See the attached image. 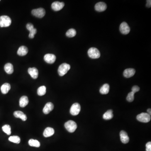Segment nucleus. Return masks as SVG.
Instances as JSON below:
<instances>
[{
	"label": "nucleus",
	"mask_w": 151,
	"mask_h": 151,
	"mask_svg": "<svg viewBox=\"0 0 151 151\" xmlns=\"http://www.w3.org/2000/svg\"><path fill=\"white\" fill-rule=\"evenodd\" d=\"M70 65L69 64L63 63L59 66L58 69V73L59 75L62 77L65 75L70 69Z\"/></svg>",
	"instance_id": "nucleus-1"
},
{
	"label": "nucleus",
	"mask_w": 151,
	"mask_h": 151,
	"mask_svg": "<svg viewBox=\"0 0 151 151\" xmlns=\"http://www.w3.org/2000/svg\"><path fill=\"white\" fill-rule=\"evenodd\" d=\"M11 24V19L9 16L4 15L0 17V26L1 27H8Z\"/></svg>",
	"instance_id": "nucleus-2"
},
{
	"label": "nucleus",
	"mask_w": 151,
	"mask_h": 151,
	"mask_svg": "<svg viewBox=\"0 0 151 151\" xmlns=\"http://www.w3.org/2000/svg\"><path fill=\"white\" fill-rule=\"evenodd\" d=\"M64 126L66 129L70 133L74 132L77 127V123H76V122L71 120H70L66 122L65 123Z\"/></svg>",
	"instance_id": "nucleus-3"
},
{
	"label": "nucleus",
	"mask_w": 151,
	"mask_h": 151,
	"mask_svg": "<svg viewBox=\"0 0 151 151\" xmlns=\"http://www.w3.org/2000/svg\"><path fill=\"white\" fill-rule=\"evenodd\" d=\"M89 56L92 59H97L100 56V53L98 49L95 48H91L88 51Z\"/></svg>",
	"instance_id": "nucleus-4"
},
{
	"label": "nucleus",
	"mask_w": 151,
	"mask_h": 151,
	"mask_svg": "<svg viewBox=\"0 0 151 151\" xmlns=\"http://www.w3.org/2000/svg\"><path fill=\"white\" fill-rule=\"evenodd\" d=\"M137 120L142 123H148L151 120V116L147 113L142 112L138 115L136 117Z\"/></svg>",
	"instance_id": "nucleus-5"
},
{
	"label": "nucleus",
	"mask_w": 151,
	"mask_h": 151,
	"mask_svg": "<svg viewBox=\"0 0 151 151\" xmlns=\"http://www.w3.org/2000/svg\"><path fill=\"white\" fill-rule=\"evenodd\" d=\"M31 14L34 16L36 17L41 18L45 16V11L44 9L40 8L39 9H35L31 11Z\"/></svg>",
	"instance_id": "nucleus-6"
},
{
	"label": "nucleus",
	"mask_w": 151,
	"mask_h": 151,
	"mask_svg": "<svg viewBox=\"0 0 151 151\" xmlns=\"http://www.w3.org/2000/svg\"><path fill=\"white\" fill-rule=\"evenodd\" d=\"M81 110V106L78 103H75L73 104L70 107V113L72 116L78 115Z\"/></svg>",
	"instance_id": "nucleus-7"
},
{
	"label": "nucleus",
	"mask_w": 151,
	"mask_h": 151,
	"mask_svg": "<svg viewBox=\"0 0 151 151\" xmlns=\"http://www.w3.org/2000/svg\"><path fill=\"white\" fill-rule=\"evenodd\" d=\"M120 30L121 33L123 34H127L130 31V28L127 23L123 22L120 25Z\"/></svg>",
	"instance_id": "nucleus-8"
},
{
	"label": "nucleus",
	"mask_w": 151,
	"mask_h": 151,
	"mask_svg": "<svg viewBox=\"0 0 151 151\" xmlns=\"http://www.w3.org/2000/svg\"><path fill=\"white\" fill-rule=\"evenodd\" d=\"M64 5L65 4L63 2L55 1L52 4V9L55 11H59L63 9L64 6Z\"/></svg>",
	"instance_id": "nucleus-9"
},
{
	"label": "nucleus",
	"mask_w": 151,
	"mask_h": 151,
	"mask_svg": "<svg viewBox=\"0 0 151 151\" xmlns=\"http://www.w3.org/2000/svg\"><path fill=\"white\" fill-rule=\"evenodd\" d=\"M56 58L55 55L52 54H46L44 57L45 61L50 64L53 63L55 62Z\"/></svg>",
	"instance_id": "nucleus-10"
},
{
	"label": "nucleus",
	"mask_w": 151,
	"mask_h": 151,
	"mask_svg": "<svg viewBox=\"0 0 151 151\" xmlns=\"http://www.w3.org/2000/svg\"><path fill=\"white\" fill-rule=\"evenodd\" d=\"M95 9L98 12H102L107 9V5L102 2L97 3L95 6Z\"/></svg>",
	"instance_id": "nucleus-11"
},
{
	"label": "nucleus",
	"mask_w": 151,
	"mask_h": 151,
	"mask_svg": "<svg viewBox=\"0 0 151 151\" xmlns=\"http://www.w3.org/2000/svg\"><path fill=\"white\" fill-rule=\"evenodd\" d=\"M121 142L123 143H127L129 141V138L127 133L124 131H121L120 133Z\"/></svg>",
	"instance_id": "nucleus-12"
},
{
	"label": "nucleus",
	"mask_w": 151,
	"mask_h": 151,
	"mask_svg": "<svg viewBox=\"0 0 151 151\" xmlns=\"http://www.w3.org/2000/svg\"><path fill=\"white\" fill-rule=\"evenodd\" d=\"M54 108V105L51 102H48L45 104L43 109V112L45 114H48L50 112L53 110Z\"/></svg>",
	"instance_id": "nucleus-13"
},
{
	"label": "nucleus",
	"mask_w": 151,
	"mask_h": 151,
	"mask_svg": "<svg viewBox=\"0 0 151 151\" xmlns=\"http://www.w3.org/2000/svg\"><path fill=\"white\" fill-rule=\"evenodd\" d=\"M135 72L136 70L133 68H127L123 72V76L126 78H130L134 76Z\"/></svg>",
	"instance_id": "nucleus-14"
},
{
	"label": "nucleus",
	"mask_w": 151,
	"mask_h": 151,
	"mask_svg": "<svg viewBox=\"0 0 151 151\" xmlns=\"http://www.w3.org/2000/svg\"><path fill=\"white\" fill-rule=\"evenodd\" d=\"M28 72L34 79H36L38 77V70L36 68H29L28 70Z\"/></svg>",
	"instance_id": "nucleus-15"
},
{
	"label": "nucleus",
	"mask_w": 151,
	"mask_h": 151,
	"mask_svg": "<svg viewBox=\"0 0 151 151\" xmlns=\"http://www.w3.org/2000/svg\"><path fill=\"white\" fill-rule=\"evenodd\" d=\"M54 133L55 131L53 128L51 127H48L44 130L43 136L45 137H50L54 134Z\"/></svg>",
	"instance_id": "nucleus-16"
},
{
	"label": "nucleus",
	"mask_w": 151,
	"mask_h": 151,
	"mask_svg": "<svg viewBox=\"0 0 151 151\" xmlns=\"http://www.w3.org/2000/svg\"><path fill=\"white\" fill-rule=\"evenodd\" d=\"M14 115L16 118H20L23 121H26L27 119L26 115L20 111H15L14 112Z\"/></svg>",
	"instance_id": "nucleus-17"
},
{
	"label": "nucleus",
	"mask_w": 151,
	"mask_h": 151,
	"mask_svg": "<svg viewBox=\"0 0 151 151\" xmlns=\"http://www.w3.org/2000/svg\"><path fill=\"white\" fill-rule=\"evenodd\" d=\"M29 103L28 98L27 96H23L20 98L19 100V105L21 107H24L26 106Z\"/></svg>",
	"instance_id": "nucleus-18"
},
{
	"label": "nucleus",
	"mask_w": 151,
	"mask_h": 151,
	"mask_svg": "<svg viewBox=\"0 0 151 151\" xmlns=\"http://www.w3.org/2000/svg\"><path fill=\"white\" fill-rule=\"evenodd\" d=\"M28 50L27 47L24 46H21L19 48L17 51V54L19 56H24L27 54Z\"/></svg>",
	"instance_id": "nucleus-19"
},
{
	"label": "nucleus",
	"mask_w": 151,
	"mask_h": 151,
	"mask_svg": "<svg viewBox=\"0 0 151 151\" xmlns=\"http://www.w3.org/2000/svg\"><path fill=\"white\" fill-rule=\"evenodd\" d=\"M4 70L8 74H12L14 72L13 65L10 63H7L4 66Z\"/></svg>",
	"instance_id": "nucleus-20"
},
{
	"label": "nucleus",
	"mask_w": 151,
	"mask_h": 151,
	"mask_svg": "<svg viewBox=\"0 0 151 151\" xmlns=\"http://www.w3.org/2000/svg\"><path fill=\"white\" fill-rule=\"evenodd\" d=\"M109 90V85L108 84H105L101 87L99 92L101 94H108Z\"/></svg>",
	"instance_id": "nucleus-21"
},
{
	"label": "nucleus",
	"mask_w": 151,
	"mask_h": 151,
	"mask_svg": "<svg viewBox=\"0 0 151 151\" xmlns=\"http://www.w3.org/2000/svg\"><path fill=\"white\" fill-rule=\"evenodd\" d=\"M1 89L3 94H6L11 89V85L9 83H5L1 86Z\"/></svg>",
	"instance_id": "nucleus-22"
},
{
	"label": "nucleus",
	"mask_w": 151,
	"mask_h": 151,
	"mask_svg": "<svg viewBox=\"0 0 151 151\" xmlns=\"http://www.w3.org/2000/svg\"><path fill=\"white\" fill-rule=\"evenodd\" d=\"M113 111L111 109H109L104 114L103 116V119L106 120H110L113 117Z\"/></svg>",
	"instance_id": "nucleus-23"
},
{
	"label": "nucleus",
	"mask_w": 151,
	"mask_h": 151,
	"mask_svg": "<svg viewBox=\"0 0 151 151\" xmlns=\"http://www.w3.org/2000/svg\"><path fill=\"white\" fill-rule=\"evenodd\" d=\"M29 146L33 147H39L40 146V143L36 140L31 139L29 141Z\"/></svg>",
	"instance_id": "nucleus-24"
},
{
	"label": "nucleus",
	"mask_w": 151,
	"mask_h": 151,
	"mask_svg": "<svg viewBox=\"0 0 151 151\" xmlns=\"http://www.w3.org/2000/svg\"><path fill=\"white\" fill-rule=\"evenodd\" d=\"M77 34V31L74 29H69L66 33V36L68 37H73L75 36Z\"/></svg>",
	"instance_id": "nucleus-25"
},
{
	"label": "nucleus",
	"mask_w": 151,
	"mask_h": 151,
	"mask_svg": "<svg viewBox=\"0 0 151 151\" xmlns=\"http://www.w3.org/2000/svg\"><path fill=\"white\" fill-rule=\"evenodd\" d=\"M46 88L45 86H43L40 87L37 89V94L39 96H43L46 94Z\"/></svg>",
	"instance_id": "nucleus-26"
},
{
	"label": "nucleus",
	"mask_w": 151,
	"mask_h": 151,
	"mask_svg": "<svg viewBox=\"0 0 151 151\" xmlns=\"http://www.w3.org/2000/svg\"><path fill=\"white\" fill-rule=\"evenodd\" d=\"M9 141L14 143H19L20 142V138L18 136H11L9 138Z\"/></svg>",
	"instance_id": "nucleus-27"
},
{
	"label": "nucleus",
	"mask_w": 151,
	"mask_h": 151,
	"mask_svg": "<svg viewBox=\"0 0 151 151\" xmlns=\"http://www.w3.org/2000/svg\"><path fill=\"white\" fill-rule=\"evenodd\" d=\"M3 131L8 135L11 134V128L9 125H5L2 127Z\"/></svg>",
	"instance_id": "nucleus-28"
},
{
	"label": "nucleus",
	"mask_w": 151,
	"mask_h": 151,
	"mask_svg": "<svg viewBox=\"0 0 151 151\" xmlns=\"http://www.w3.org/2000/svg\"><path fill=\"white\" fill-rule=\"evenodd\" d=\"M134 94L135 93L132 92H130L128 93L126 98L127 100L129 102H133L134 99Z\"/></svg>",
	"instance_id": "nucleus-29"
},
{
	"label": "nucleus",
	"mask_w": 151,
	"mask_h": 151,
	"mask_svg": "<svg viewBox=\"0 0 151 151\" xmlns=\"http://www.w3.org/2000/svg\"><path fill=\"white\" fill-rule=\"evenodd\" d=\"M36 28H34L32 30H31V31H29V37L31 39H32L34 37V35L36 34Z\"/></svg>",
	"instance_id": "nucleus-30"
},
{
	"label": "nucleus",
	"mask_w": 151,
	"mask_h": 151,
	"mask_svg": "<svg viewBox=\"0 0 151 151\" xmlns=\"http://www.w3.org/2000/svg\"><path fill=\"white\" fill-rule=\"evenodd\" d=\"M140 90V88L138 86H134L132 88V91L133 93H136Z\"/></svg>",
	"instance_id": "nucleus-31"
},
{
	"label": "nucleus",
	"mask_w": 151,
	"mask_h": 151,
	"mask_svg": "<svg viewBox=\"0 0 151 151\" xmlns=\"http://www.w3.org/2000/svg\"><path fill=\"white\" fill-rule=\"evenodd\" d=\"M26 27V29H27L28 30H29V31L32 30L34 28V26H33L32 24H31V23H28V24H27Z\"/></svg>",
	"instance_id": "nucleus-32"
},
{
	"label": "nucleus",
	"mask_w": 151,
	"mask_h": 151,
	"mask_svg": "<svg viewBox=\"0 0 151 151\" xmlns=\"http://www.w3.org/2000/svg\"><path fill=\"white\" fill-rule=\"evenodd\" d=\"M146 151H151V142L150 141L146 143Z\"/></svg>",
	"instance_id": "nucleus-33"
},
{
	"label": "nucleus",
	"mask_w": 151,
	"mask_h": 151,
	"mask_svg": "<svg viewBox=\"0 0 151 151\" xmlns=\"http://www.w3.org/2000/svg\"><path fill=\"white\" fill-rule=\"evenodd\" d=\"M147 4H146V6L148 7H151V1L150 0H148L147 1Z\"/></svg>",
	"instance_id": "nucleus-34"
},
{
	"label": "nucleus",
	"mask_w": 151,
	"mask_h": 151,
	"mask_svg": "<svg viewBox=\"0 0 151 151\" xmlns=\"http://www.w3.org/2000/svg\"><path fill=\"white\" fill-rule=\"evenodd\" d=\"M147 112H148V114L149 115L151 116V109H147Z\"/></svg>",
	"instance_id": "nucleus-35"
}]
</instances>
